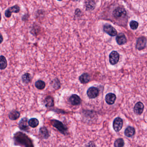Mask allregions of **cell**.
Masks as SVG:
<instances>
[{
  "instance_id": "13",
  "label": "cell",
  "mask_w": 147,
  "mask_h": 147,
  "mask_svg": "<svg viewBox=\"0 0 147 147\" xmlns=\"http://www.w3.org/2000/svg\"><path fill=\"white\" fill-rule=\"evenodd\" d=\"M144 106L141 102H138L135 105L134 107V112L135 114L138 115H141L143 112Z\"/></svg>"
},
{
  "instance_id": "4",
  "label": "cell",
  "mask_w": 147,
  "mask_h": 147,
  "mask_svg": "<svg viewBox=\"0 0 147 147\" xmlns=\"http://www.w3.org/2000/svg\"><path fill=\"white\" fill-rule=\"evenodd\" d=\"M147 45V39L144 36L140 37L137 39L136 49L141 51L144 49Z\"/></svg>"
},
{
  "instance_id": "8",
  "label": "cell",
  "mask_w": 147,
  "mask_h": 147,
  "mask_svg": "<svg viewBox=\"0 0 147 147\" xmlns=\"http://www.w3.org/2000/svg\"><path fill=\"white\" fill-rule=\"evenodd\" d=\"M20 11V7L18 5H15L8 8L5 11V16L6 18H10L12 15V13H18Z\"/></svg>"
},
{
  "instance_id": "24",
  "label": "cell",
  "mask_w": 147,
  "mask_h": 147,
  "mask_svg": "<svg viewBox=\"0 0 147 147\" xmlns=\"http://www.w3.org/2000/svg\"><path fill=\"white\" fill-rule=\"evenodd\" d=\"M35 86L39 90H42L44 89L45 87V83L43 81L41 80H38L35 83Z\"/></svg>"
},
{
  "instance_id": "1",
  "label": "cell",
  "mask_w": 147,
  "mask_h": 147,
  "mask_svg": "<svg viewBox=\"0 0 147 147\" xmlns=\"http://www.w3.org/2000/svg\"><path fill=\"white\" fill-rule=\"evenodd\" d=\"M14 140L16 145L25 147L34 146L31 140L28 136L20 131L17 132L14 135Z\"/></svg>"
},
{
  "instance_id": "6",
  "label": "cell",
  "mask_w": 147,
  "mask_h": 147,
  "mask_svg": "<svg viewBox=\"0 0 147 147\" xmlns=\"http://www.w3.org/2000/svg\"><path fill=\"white\" fill-rule=\"evenodd\" d=\"M109 61L111 65H114L119 61V54L117 51H112L109 55Z\"/></svg>"
},
{
  "instance_id": "10",
  "label": "cell",
  "mask_w": 147,
  "mask_h": 147,
  "mask_svg": "<svg viewBox=\"0 0 147 147\" xmlns=\"http://www.w3.org/2000/svg\"><path fill=\"white\" fill-rule=\"evenodd\" d=\"M28 124V119L27 118H23L19 123V127L21 130L28 131L30 128Z\"/></svg>"
},
{
  "instance_id": "11",
  "label": "cell",
  "mask_w": 147,
  "mask_h": 147,
  "mask_svg": "<svg viewBox=\"0 0 147 147\" xmlns=\"http://www.w3.org/2000/svg\"><path fill=\"white\" fill-rule=\"evenodd\" d=\"M96 3L94 0H86L84 3V8L86 11H92L94 10Z\"/></svg>"
},
{
  "instance_id": "21",
  "label": "cell",
  "mask_w": 147,
  "mask_h": 147,
  "mask_svg": "<svg viewBox=\"0 0 147 147\" xmlns=\"http://www.w3.org/2000/svg\"><path fill=\"white\" fill-rule=\"evenodd\" d=\"M7 62L6 58L3 55L0 56V69L3 70L7 67Z\"/></svg>"
},
{
  "instance_id": "14",
  "label": "cell",
  "mask_w": 147,
  "mask_h": 147,
  "mask_svg": "<svg viewBox=\"0 0 147 147\" xmlns=\"http://www.w3.org/2000/svg\"><path fill=\"white\" fill-rule=\"evenodd\" d=\"M69 102L73 105H78L81 102L80 98L77 94H73L69 97Z\"/></svg>"
},
{
  "instance_id": "26",
  "label": "cell",
  "mask_w": 147,
  "mask_h": 147,
  "mask_svg": "<svg viewBox=\"0 0 147 147\" xmlns=\"http://www.w3.org/2000/svg\"><path fill=\"white\" fill-rule=\"evenodd\" d=\"M138 23L135 20H131L129 23L130 27L132 30H136L138 27Z\"/></svg>"
},
{
  "instance_id": "22",
  "label": "cell",
  "mask_w": 147,
  "mask_h": 147,
  "mask_svg": "<svg viewBox=\"0 0 147 147\" xmlns=\"http://www.w3.org/2000/svg\"><path fill=\"white\" fill-rule=\"evenodd\" d=\"M22 80L25 84H28L32 80V76L30 74L26 73L23 75L22 76Z\"/></svg>"
},
{
  "instance_id": "2",
  "label": "cell",
  "mask_w": 147,
  "mask_h": 147,
  "mask_svg": "<svg viewBox=\"0 0 147 147\" xmlns=\"http://www.w3.org/2000/svg\"><path fill=\"white\" fill-rule=\"evenodd\" d=\"M113 16L117 20L125 18L127 17V12L123 7H118L113 12Z\"/></svg>"
},
{
  "instance_id": "16",
  "label": "cell",
  "mask_w": 147,
  "mask_h": 147,
  "mask_svg": "<svg viewBox=\"0 0 147 147\" xmlns=\"http://www.w3.org/2000/svg\"><path fill=\"white\" fill-rule=\"evenodd\" d=\"M39 136L42 139H47L50 136L49 130L45 126L40 128L39 129Z\"/></svg>"
},
{
  "instance_id": "31",
  "label": "cell",
  "mask_w": 147,
  "mask_h": 147,
  "mask_svg": "<svg viewBox=\"0 0 147 147\" xmlns=\"http://www.w3.org/2000/svg\"><path fill=\"white\" fill-rule=\"evenodd\" d=\"M76 1H80V0H76Z\"/></svg>"
},
{
  "instance_id": "17",
  "label": "cell",
  "mask_w": 147,
  "mask_h": 147,
  "mask_svg": "<svg viewBox=\"0 0 147 147\" xmlns=\"http://www.w3.org/2000/svg\"><path fill=\"white\" fill-rule=\"evenodd\" d=\"M90 79H91V77L90 75L87 73L82 74L79 77V80L80 81L81 83L82 84H86L89 82Z\"/></svg>"
},
{
  "instance_id": "28",
  "label": "cell",
  "mask_w": 147,
  "mask_h": 147,
  "mask_svg": "<svg viewBox=\"0 0 147 147\" xmlns=\"http://www.w3.org/2000/svg\"><path fill=\"white\" fill-rule=\"evenodd\" d=\"M3 40H4V38H3V36L0 32V44L3 42Z\"/></svg>"
},
{
  "instance_id": "9",
  "label": "cell",
  "mask_w": 147,
  "mask_h": 147,
  "mask_svg": "<svg viewBox=\"0 0 147 147\" xmlns=\"http://www.w3.org/2000/svg\"><path fill=\"white\" fill-rule=\"evenodd\" d=\"M99 90L95 87L89 88L87 91V94L90 99H93L96 98L98 95Z\"/></svg>"
},
{
  "instance_id": "7",
  "label": "cell",
  "mask_w": 147,
  "mask_h": 147,
  "mask_svg": "<svg viewBox=\"0 0 147 147\" xmlns=\"http://www.w3.org/2000/svg\"><path fill=\"white\" fill-rule=\"evenodd\" d=\"M123 125V119L121 118L118 117L113 120V129L116 132H118L122 129Z\"/></svg>"
},
{
  "instance_id": "19",
  "label": "cell",
  "mask_w": 147,
  "mask_h": 147,
  "mask_svg": "<svg viewBox=\"0 0 147 147\" xmlns=\"http://www.w3.org/2000/svg\"><path fill=\"white\" fill-rule=\"evenodd\" d=\"M45 105L47 107H52L54 106V98L51 96H49L46 97L45 100Z\"/></svg>"
},
{
  "instance_id": "27",
  "label": "cell",
  "mask_w": 147,
  "mask_h": 147,
  "mask_svg": "<svg viewBox=\"0 0 147 147\" xmlns=\"http://www.w3.org/2000/svg\"><path fill=\"white\" fill-rule=\"evenodd\" d=\"M29 16L28 14H25L23 18H22V20L24 21H27L29 19Z\"/></svg>"
},
{
  "instance_id": "5",
  "label": "cell",
  "mask_w": 147,
  "mask_h": 147,
  "mask_svg": "<svg viewBox=\"0 0 147 147\" xmlns=\"http://www.w3.org/2000/svg\"><path fill=\"white\" fill-rule=\"evenodd\" d=\"M103 30L105 33L111 36H115L117 34V30L109 24H106L104 26Z\"/></svg>"
},
{
  "instance_id": "29",
  "label": "cell",
  "mask_w": 147,
  "mask_h": 147,
  "mask_svg": "<svg viewBox=\"0 0 147 147\" xmlns=\"http://www.w3.org/2000/svg\"><path fill=\"white\" fill-rule=\"evenodd\" d=\"M1 20V13H0V21Z\"/></svg>"
},
{
  "instance_id": "18",
  "label": "cell",
  "mask_w": 147,
  "mask_h": 147,
  "mask_svg": "<svg viewBox=\"0 0 147 147\" xmlns=\"http://www.w3.org/2000/svg\"><path fill=\"white\" fill-rule=\"evenodd\" d=\"M20 114L19 112L16 110H13L9 114V118L12 120H16L19 118Z\"/></svg>"
},
{
  "instance_id": "25",
  "label": "cell",
  "mask_w": 147,
  "mask_h": 147,
  "mask_svg": "<svg viewBox=\"0 0 147 147\" xmlns=\"http://www.w3.org/2000/svg\"><path fill=\"white\" fill-rule=\"evenodd\" d=\"M125 143L123 138H118L115 141L114 144V147H122L124 145Z\"/></svg>"
},
{
  "instance_id": "20",
  "label": "cell",
  "mask_w": 147,
  "mask_h": 147,
  "mask_svg": "<svg viewBox=\"0 0 147 147\" xmlns=\"http://www.w3.org/2000/svg\"><path fill=\"white\" fill-rule=\"evenodd\" d=\"M125 135L128 137H131L135 133V129L134 128L129 126L125 129Z\"/></svg>"
},
{
  "instance_id": "12",
  "label": "cell",
  "mask_w": 147,
  "mask_h": 147,
  "mask_svg": "<svg viewBox=\"0 0 147 147\" xmlns=\"http://www.w3.org/2000/svg\"><path fill=\"white\" fill-rule=\"evenodd\" d=\"M117 43L119 45H123L127 42V38L124 33H120L117 35L116 38Z\"/></svg>"
},
{
  "instance_id": "15",
  "label": "cell",
  "mask_w": 147,
  "mask_h": 147,
  "mask_svg": "<svg viewBox=\"0 0 147 147\" xmlns=\"http://www.w3.org/2000/svg\"><path fill=\"white\" fill-rule=\"evenodd\" d=\"M117 97L114 94L110 93L107 94L105 96V101L107 104L112 105L115 103Z\"/></svg>"
},
{
  "instance_id": "30",
  "label": "cell",
  "mask_w": 147,
  "mask_h": 147,
  "mask_svg": "<svg viewBox=\"0 0 147 147\" xmlns=\"http://www.w3.org/2000/svg\"><path fill=\"white\" fill-rule=\"evenodd\" d=\"M57 1H62V0H57Z\"/></svg>"
},
{
  "instance_id": "3",
  "label": "cell",
  "mask_w": 147,
  "mask_h": 147,
  "mask_svg": "<svg viewBox=\"0 0 147 147\" xmlns=\"http://www.w3.org/2000/svg\"><path fill=\"white\" fill-rule=\"evenodd\" d=\"M51 122L52 125L56 128L62 134L66 135L67 128L62 122L56 119H52L51 121Z\"/></svg>"
},
{
  "instance_id": "23",
  "label": "cell",
  "mask_w": 147,
  "mask_h": 147,
  "mask_svg": "<svg viewBox=\"0 0 147 147\" xmlns=\"http://www.w3.org/2000/svg\"><path fill=\"white\" fill-rule=\"evenodd\" d=\"M39 122L37 119L32 118L30 119L28 121V124L29 126L32 128H36L39 125Z\"/></svg>"
}]
</instances>
